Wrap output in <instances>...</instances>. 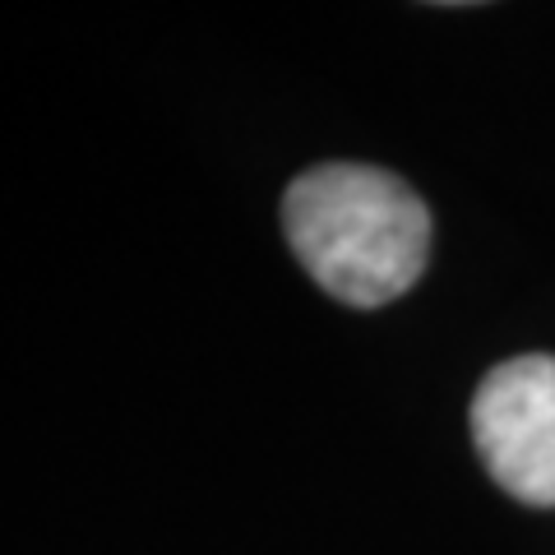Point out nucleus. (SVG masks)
Here are the masks:
<instances>
[{
	"mask_svg": "<svg viewBox=\"0 0 555 555\" xmlns=\"http://www.w3.org/2000/svg\"><path fill=\"white\" fill-rule=\"evenodd\" d=\"M283 228L306 273L347 306H389L430 259V214L416 190L366 163H324L292 181Z\"/></svg>",
	"mask_w": 555,
	"mask_h": 555,
	"instance_id": "nucleus-1",
	"label": "nucleus"
},
{
	"mask_svg": "<svg viewBox=\"0 0 555 555\" xmlns=\"http://www.w3.org/2000/svg\"><path fill=\"white\" fill-rule=\"evenodd\" d=\"M473 440L495 486L537 509L555 505V357H514L481 379Z\"/></svg>",
	"mask_w": 555,
	"mask_h": 555,
	"instance_id": "nucleus-2",
	"label": "nucleus"
}]
</instances>
